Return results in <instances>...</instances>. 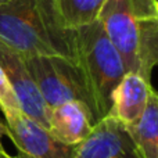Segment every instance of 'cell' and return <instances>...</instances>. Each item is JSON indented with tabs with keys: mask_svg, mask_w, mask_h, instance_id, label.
<instances>
[{
	"mask_svg": "<svg viewBox=\"0 0 158 158\" xmlns=\"http://www.w3.org/2000/svg\"><path fill=\"white\" fill-rule=\"evenodd\" d=\"M24 61L49 108L79 100L89 107L97 122L86 79L77 61L58 56H33L24 57Z\"/></svg>",
	"mask_w": 158,
	"mask_h": 158,
	"instance_id": "obj_3",
	"label": "cell"
},
{
	"mask_svg": "<svg viewBox=\"0 0 158 158\" xmlns=\"http://www.w3.org/2000/svg\"><path fill=\"white\" fill-rule=\"evenodd\" d=\"M7 135L18 150L19 158H72L74 147L60 143L44 126L33 121L27 114L4 111Z\"/></svg>",
	"mask_w": 158,
	"mask_h": 158,
	"instance_id": "obj_4",
	"label": "cell"
},
{
	"mask_svg": "<svg viewBox=\"0 0 158 158\" xmlns=\"http://www.w3.org/2000/svg\"><path fill=\"white\" fill-rule=\"evenodd\" d=\"M0 68L6 74L15 93L21 111L47 129L49 107L44 103L38 86L25 67L24 56L4 43L2 39H0Z\"/></svg>",
	"mask_w": 158,
	"mask_h": 158,
	"instance_id": "obj_7",
	"label": "cell"
},
{
	"mask_svg": "<svg viewBox=\"0 0 158 158\" xmlns=\"http://www.w3.org/2000/svg\"><path fill=\"white\" fill-rule=\"evenodd\" d=\"M7 2H10V0H0V4H4V3H7Z\"/></svg>",
	"mask_w": 158,
	"mask_h": 158,
	"instance_id": "obj_16",
	"label": "cell"
},
{
	"mask_svg": "<svg viewBox=\"0 0 158 158\" xmlns=\"http://www.w3.org/2000/svg\"><path fill=\"white\" fill-rule=\"evenodd\" d=\"M107 0H57V8L64 28L77 31L98 21Z\"/></svg>",
	"mask_w": 158,
	"mask_h": 158,
	"instance_id": "obj_11",
	"label": "cell"
},
{
	"mask_svg": "<svg viewBox=\"0 0 158 158\" xmlns=\"http://www.w3.org/2000/svg\"><path fill=\"white\" fill-rule=\"evenodd\" d=\"M107 38L117 49L128 72L137 74L139 22L128 0H107L98 15Z\"/></svg>",
	"mask_w": 158,
	"mask_h": 158,
	"instance_id": "obj_5",
	"label": "cell"
},
{
	"mask_svg": "<svg viewBox=\"0 0 158 158\" xmlns=\"http://www.w3.org/2000/svg\"><path fill=\"white\" fill-rule=\"evenodd\" d=\"M0 110L2 112L21 110L15 93L2 68H0Z\"/></svg>",
	"mask_w": 158,
	"mask_h": 158,
	"instance_id": "obj_13",
	"label": "cell"
},
{
	"mask_svg": "<svg viewBox=\"0 0 158 158\" xmlns=\"http://www.w3.org/2000/svg\"><path fill=\"white\" fill-rule=\"evenodd\" d=\"M139 31L137 74L151 82V72L158 63V19H142Z\"/></svg>",
	"mask_w": 158,
	"mask_h": 158,
	"instance_id": "obj_12",
	"label": "cell"
},
{
	"mask_svg": "<svg viewBox=\"0 0 158 158\" xmlns=\"http://www.w3.org/2000/svg\"><path fill=\"white\" fill-rule=\"evenodd\" d=\"M154 87L136 72H126L112 90L108 117H112L123 126L136 122L142 115Z\"/></svg>",
	"mask_w": 158,
	"mask_h": 158,
	"instance_id": "obj_9",
	"label": "cell"
},
{
	"mask_svg": "<svg viewBox=\"0 0 158 158\" xmlns=\"http://www.w3.org/2000/svg\"><path fill=\"white\" fill-rule=\"evenodd\" d=\"M0 158H19V157L18 156L13 157V156H10V154H8L6 150H0Z\"/></svg>",
	"mask_w": 158,
	"mask_h": 158,
	"instance_id": "obj_15",
	"label": "cell"
},
{
	"mask_svg": "<svg viewBox=\"0 0 158 158\" xmlns=\"http://www.w3.org/2000/svg\"><path fill=\"white\" fill-rule=\"evenodd\" d=\"M143 158H158V94L153 89L136 122L125 126Z\"/></svg>",
	"mask_w": 158,
	"mask_h": 158,
	"instance_id": "obj_10",
	"label": "cell"
},
{
	"mask_svg": "<svg viewBox=\"0 0 158 158\" xmlns=\"http://www.w3.org/2000/svg\"><path fill=\"white\" fill-rule=\"evenodd\" d=\"M3 135H7V128H6V123L0 119V150H4L3 147V143H2V137Z\"/></svg>",
	"mask_w": 158,
	"mask_h": 158,
	"instance_id": "obj_14",
	"label": "cell"
},
{
	"mask_svg": "<svg viewBox=\"0 0 158 158\" xmlns=\"http://www.w3.org/2000/svg\"><path fill=\"white\" fill-rule=\"evenodd\" d=\"M72 158H143L129 132L121 122L106 115L94 123L85 140L74 147Z\"/></svg>",
	"mask_w": 158,
	"mask_h": 158,
	"instance_id": "obj_6",
	"label": "cell"
},
{
	"mask_svg": "<svg viewBox=\"0 0 158 158\" xmlns=\"http://www.w3.org/2000/svg\"><path fill=\"white\" fill-rule=\"evenodd\" d=\"M77 61L86 79L97 122L108 114L112 90L126 74V67L100 21L75 31Z\"/></svg>",
	"mask_w": 158,
	"mask_h": 158,
	"instance_id": "obj_2",
	"label": "cell"
},
{
	"mask_svg": "<svg viewBox=\"0 0 158 158\" xmlns=\"http://www.w3.org/2000/svg\"><path fill=\"white\" fill-rule=\"evenodd\" d=\"M0 39L24 57L58 56L77 61L75 31L64 28L57 0L0 4Z\"/></svg>",
	"mask_w": 158,
	"mask_h": 158,
	"instance_id": "obj_1",
	"label": "cell"
},
{
	"mask_svg": "<svg viewBox=\"0 0 158 158\" xmlns=\"http://www.w3.org/2000/svg\"><path fill=\"white\" fill-rule=\"evenodd\" d=\"M93 112L85 103L71 100L49 108L47 131L65 146H77L85 140L94 126Z\"/></svg>",
	"mask_w": 158,
	"mask_h": 158,
	"instance_id": "obj_8",
	"label": "cell"
}]
</instances>
